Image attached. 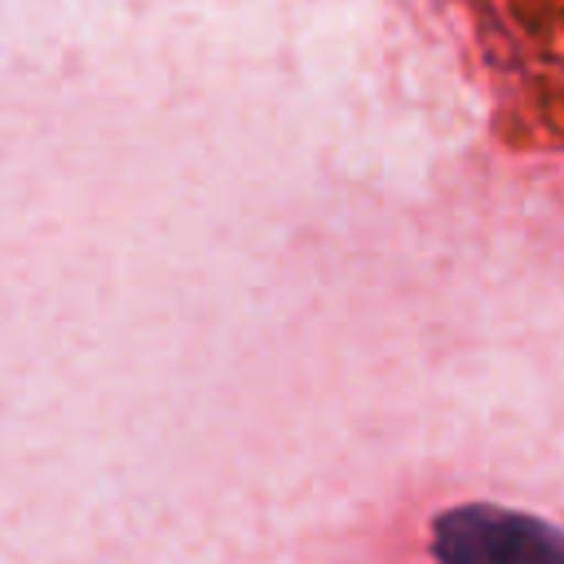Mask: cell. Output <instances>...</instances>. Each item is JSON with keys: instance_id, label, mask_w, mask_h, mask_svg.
<instances>
[{"instance_id": "cell-1", "label": "cell", "mask_w": 564, "mask_h": 564, "mask_svg": "<svg viewBox=\"0 0 564 564\" xmlns=\"http://www.w3.org/2000/svg\"><path fill=\"white\" fill-rule=\"evenodd\" d=\"M441 564H564V533L529 511L467 502L432 520Z\"/></svg>"}]
</instances>
